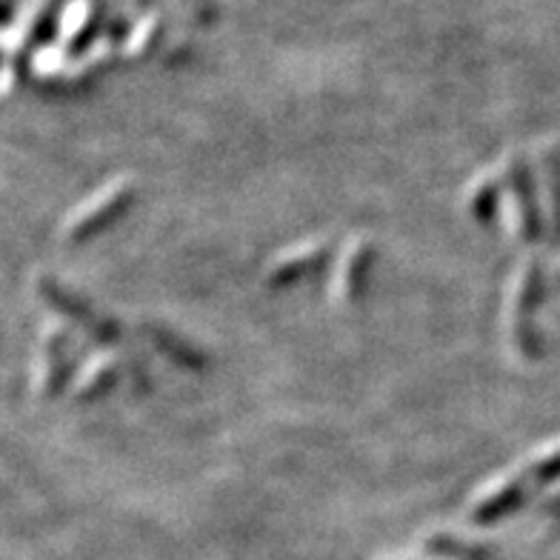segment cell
Here are the masks:
<instances>
[{
    "mask_svg": "<svg viewBox=\"0 0 560 560\" xmlns=\"http://www.w3.org/2000/svg\"><path fill=\"white\" fill-rule=\"evenodd\" d=\"M540 292H544V280H540V266L538 264H529L524 266V275L517 278L515 283V298H512V338L515 343L529 352V347L535 343V335H532V310H535V303L540 301Z\"/></svg>",
    "mask_w": 560,
    "mask_h": 560,
    "instance_id": "obj_1",
    "label": "cell"
},
{
    "mask_svg": "<svg viewBox=\"0 0 560 560\" xmlns=\"http://www.w3.org/2000/svg\"><path fill=\"white\" fill-rule=\"evenodd\" d=\"M129 198H132V189L129 186H109L104 189V195L86 207L83 212H78V218L72 221V229H69V241H86L95 232L106 226L112 218H118L126 207H129Z\"/></svg>",
    "mask_w": 560,
    "mask_h": 560,
    "instance_id": "obj_2",
    "label": "cell"
},
{
    "mask_svg": "<svg viewBox=\"0 0 560 560\" xmlns=\"http://www.w3.org/2000/svg\"><path fill=\"white\" fill-rule=\"evenodd\" d=\"M524 492H526L524 478L498 483V487H492L487 494H483V498H480L478 506H475V512H472V517L478 521V524H492V521L509 515V512H512L517 503L524 501Z\"/></svg>",
    "mask_w": 560,
    "mask_h": 560,
    "instance_id": "obj_3",
    "label": "cell"
},
{
    "mask_svg": "<svg viewBox=\"0 0 560 560\" xmlns=\"http://www.w3.org/2000/svg\"><path fill=\"white\" fill-rule=\"evenodd\" d=\"M369 260H372V246L363 241H354L347 252V260H340L338 292L340 298L354 301L363 292V283L369 278Z\"/></svg>",
    "mask_w": 560,
    "mask_h": 560,
    "instance_id": "obj_4",
    "label": "cell"
},
{
    "mask_svg": "<svg viewBox=\"0 0 560 560\" xmlns=\"http://www.w3.org/2000/svg\"><path fill=\"white\" fill-rule=\"evenodd\" d=\"M324 258H326V244H312V246H303V249L298 252H289L287 258L280 260V264L272 269V283H278V287L292 283V280L312 272L317 264H324Z\"/></svg>",
    "mask_w": 560,
    "mask_h": 560,
    "instance_id": "obj_5",
    "label": "cell"
},
{
    "mask_svg": "<svg viewBox=\"0 0 560 560\" xmlns=\"http://www.w3.org/2000/svg\"><path fill=\"white\" fill-rule=\"evenodd\" d=\"M118 375V369L112 361H97L81 375V398H101L109 384Z\"/></svg>",
    "mask_w": 560,
    "mask_h": 560,
    "instance_id": "obj_6",
    "label": "cell"
},
{
    "mask_svg": "<svg viewBox=\"0 0 560 560\" xmlns=\"http://www.w3.org/2000/svg\"><path fill=\"white\" fill-rule=\"evenodd\" d=\"M429 549L441 555H452V558H460V560H487V552H483V549H478V546L472 544H464V540L446 538V535L432 538V546H429Z\"/></svg>",
    "mask_w": 560,
    "mask_h": 560,
    "instance_id": "obj_7",
    "label": "cell"
},
{
    "mask_svg": "<svg viewBox=\"0 0 560 560\" xmlns=\"http://www.w3.org/2000/svg\"><path fill=\"white\" fill-rule=\"evenodd\" d=\"M532 478L535 480H558L560 478V446L552 450L549 455H540L532 464Z\"/></svg>",
    "mask_w": 560,
    "mask_h": 560,
    "instance_id": "obj_8",
    "label": "cell"
},
{
    "mask_svg": "<svg viewBox=\"0 0 560 560\" xmlns=\"http://www.w3.org/2000/svg\"><path fill=\"white\" fill-rule=\"evenodd\" d=\"M546 166H549V172H552V209H555V229L560 232V152H555L549 161H546Z\"/></svg>",
    "mask_w": 560,
    "mask_h": 560,
    "instance_id": "obj_9",
    "label": "cell"
},
{
    "mask_svg": "<svg viewBox=\"0 0 560 560\" xmlns=\"http://www.w3.org/2000/svg\"><path fill=\"white\" fill-rule=\"evenodd\" d=\"M546 509H549V512H560V489L552 494V498H549V503H546Z\"/></svg>",
    "mask_w": 560,
    "mask_h": 560,
    "instance_id": "obj_10",
    "label": "cell"
}]
</instances>
